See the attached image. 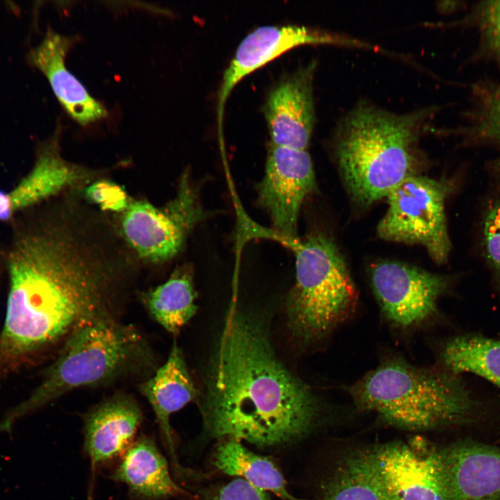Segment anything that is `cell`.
<instances>
[{
  "instance_id": "27",
  "label": "cell",
  "mask_w": 500,
  "mask_h": 500,
  "mask_svg": "<svg viewBox=\"0 0 500 500\" xmlns=\"http://www.w3.org/2000/svg\"><path fill=\"white\" fill-rule=\"evenodd\" d=\"M472 131L476 138L500 146V88L485 98Z\"/></svg>"
},
{
  "instance_id": "5",
  "label": "cell",
  "mask_w": 500,
  "mask_h": 500,
  "mask_svg": "<svg viewBox=\"0 0 500 500\" xmlns=\"http://www.w3.org/2000/svg\"><path fill=\"white\" fill-rule=\"evenodd\" d=\"M158 367L149 342L133 325L119 320L82 325L64 341L40 383L7 421L74 390L106 387L129 379L141 382Z\"/></svg>"
},
{
  "instance_id": "3",
  "label": "cell",
  "mask_w": 500,
  "mask_h": 500,
  "mask_svg": "<svg viewBox=\"0 0 500 500\" xmlns=\"http://www.w3.org/2000/svg\"><path fill=\"white\" fill-rule=\"evenodd\" d=\"M435 112L431 106L399 114L362 100L339 120L335 153L353 200L369 206L417 175L424 159L419 141Z\"/></svg>"
},
{
  "instance_id": "15",
  "label": "cell",
  "mask_w": 500,
  "mask_h": 500,
  "mask_svg": "<svg viewBox=\"0 0 500 500\" xmlns=\"http://www.w3.org/2000/svg\"><path fill=\"white\" fill-rule=\"evenodd\" d=\"M143 412L131 394L116 392L89 408L83 420V449L92 466L124 453L135 440Z\"/></svg>"
},
{
  "instance_id": "9",
  "label": "cell",
  "mask_w": 500,
  "mask_h": 500,
  "mask_svg": "<svg viewBox=\"0 0 500 500\" xmlns=\"http://www.w3.org/2000/svg\"><path fill=\"white\" fill-rule=\"evenodd\" d=\"M370 278L382 312L394 326H417L438 312L450 278L396 261L373 264Z\"/></svg>"
},
{
  "instance_id": "25",
  "label": "cell",
  "mask_w": 500,
  "mask_h": 500,
  "mask_svg": "<svg viewBox=\"0 0 500 500\" xmlns=\"http://www.w3.org/2000/svg\"><path fill=\"white\" fill-rule=\"evenodd\" d=\"M474 19L478 24L485 49L500 59V1H488L479 4Z\"/></svg>"
},
{
  "instance_id": "28",
  "label": "cell",
  "mask_w": 500,
  "mask_h": 500,
  "mask_svg": "<svg viewBox=\"0 0 500 500\" xmlns=\"http://www.w3.org/2000/svg\"><path fill=\"white\" fill-rule=\"evenodd\" d=\"M201 494L205 500H271L265 491L240 478L212 486Z\"/></svg>"
},
{
  "instance_id": "12",
  "label": "cell",
  "mask_w": 500,
  "mask_h": 500,
  "mask_svg": "<svg viewBox=\"0 0 500 500\" xmlns=\"http://www.w3.org/2000/svg\"><path fill=\"white\" fill-rule=\"evenodd\" d=\"M371 449L391 500H450L440 447L416 441Z\"/></svg>"
},
{
  "instance_id": "8",
  "label": "cell",
  "mask_w": 500,
  "mask_h": 500,
  "mask_svg": "<svg viewBox=\"0 0 500 500\" xmlns=\"http://www.w3.org/2000/svg\"><path fill=\"white\" fill-rule=\"evenodd\" d=\"M450 182L419 175L408 177L387 195L388 210L377 226L383 240L420 244L444 263L451 250L444 211Z\"/></svg>"
},
{
  "instance_id": "17",
  "label": "cell",
  "mask_w": 500,
  "mask_h": 500,
  "mask_svg": "<svg viewBox=\"0 0 500 500\" xmlns=\"http://www.w3.org/2000/svg\"><path fill=\"white\" fill-rule=\"evenodd\" d=\"M77 40L48 28L29 58L48 80L57 99L77 123L87 126L105 118L108 111L67 68V53Z\"/></svg>"
},
{
  "instance_id": "1",
  "label": "cell",
  "mask_w": 500,
  "mask_h": 500,
  "mask_svg": "<svg viewBox=\"0 0 500 500\" xmlns=\"http://www.w3.org/2000/svg\"><path fill=\"white\" fill-rule=\"evenodd\" d=\"M7 267L0 373L62 344L82 325L119 320L137 278L109 233L60 210L38 211L16 228Z\"/></svg>"
},
{
  "instance_id": "7",
  "label": "cell",
  "mask_w": 500,
  "mask_h": 500,
  "mask_svg": "<svg viewBox=\"0 0 500 500\" xmlns=\"http://www.w3.org/2000/svg\"><path fill=\"white\" fill-rule=\"evenodd\" d=\"M209 216L190 172L186 171L180 177L175 196L165 205L158 207L146 199H131L114 222L140 261L162 264L180 253L190 232Z\"/></svg>"
},
{
  "instance_id": "24",
  "label": "cell",
  "mask_w": 500,
  "mask_h": 500,
  "mask_svg": "<svg viewBox=\"0 0 500 500\" xmlns=\"http://www.w3.org/2000/svg\"><path fill=\"white\" fill-rule=\"evenodd\" d=\"M81 194L88 203L100 211L117 215L127 208L131 199L122 185L100 178L83 187Z\"/></svg>"
},
{
  "instance_id": "14",
  "label": "cell",
  "mask_w": 500,
  "mask_h": 500,
  "mask_svg": "<svg viewBox=\"0 0 500 500\" xmlns=\"http://www.w3.org/2000/svg\"><path fill=\"white\" fill-rule=\"evenodd\" d=\"M316 61L282 78L263 106L271 144L307 150L315 123L313 79Z\"/></svg>"
},
{
  "instance_id": "19",
  "label": "cell",
  "mask_w": 500,
  "mask_h": 500,
  "mask_svg": "<svg viewBox=\"0 0 500 500\" xmlns=\"http://www.w3.org/2000/svg\"><path fill=\"white\" fill-rule=\"evenodd\" d=\"M110 478L144 500H165L188 493L173 479L168 461L155 441L142 435L124 452Z\"/></svg>"
},
{
  "instance_id": "23",
  "label": "cell",
  "mask_w": 500,
  "mask_h": 500,
  "mask_svg": "<svg viewBox=\"0 0 500 500\" xmlns=\"http://www.w3.org/2000/svg\"><path fill=\"white\" fill-rule=\"evenodd\" d=\"M444 369L456 374L471 373L500 389V338L479 333L454 336L441 351Z\"/></svg>"
},
{
  "instance_id": "16",
  "label": "cell",
  "mask_w": 500,
  "mask_h": 500,
  "mask_svg": "<svg viewBox=\"0 0 500 500\" xmlns=\"http://www.w3.org/2000/svg\"><path fill=\"white\" fill-rule=\"evenodd\" d=\"M440 453L450 500H500V448L465 439Z\"/></svg>"
},
{
  "instance_id": "11",
  "label": "cell",
  "mask_w": 500,
  "mask_h": 500,
  "mask_svg": "<svg viewBox=\"0 0 500 500\" xmlns=\"http://www.w3.org/2000/svg\"><path fill=\"white\" fill-rule=\"evenodd\" d=\"M305 44L370 48L369 44L359 40L302 25L257 27L241 40L224 72L217 99L219 134H222L226 101L235 86L248 74L282 53Z\"/></svg>"
},
{
  "instance_id": "4",
  "label": "cell",
  "mask_w": 500,
  "mask_h": 500,
  "mask_svg": "<svg viewBox=\"0 0 500 500\" xmlns=\"http://www.w3.org/2000/svg\"><path fill=\"white\" fill-rule=\"evenodd\" d=\"M356 406L383 422L408 431L469 426L488 408L461 375L415 367L391 358L351 385Z\"/></svg>"
},
{
  "instance_id": "10",
  "label": "cell",
  "mask_w": 500,
  "mask_h": 500,
  "mask_svg": "<svg viewBox=\"0 0 500 500\" xmlns=\"http://www.w3.org/2000/svg\"><path fill=\"white\" fill-rule=\"evenodd\" d=\"M315 187L307 150L269 144L265 174L257 186V201L268 212L274 231L282 238L296 240L301 206Z\"/></svg>"
},
{
  "instance_id": "21",
  "label": "cell",
  "mask_w": 500,
  "mask_h": 500,
  "mask_svg": "<svg viewBox=\"0 0 500 500\" xmlns=\"http://www.w3.org/2000/svg\"><path fill=\"white\" fill-rule=\"evenodd\" d=\"M191 267H177L169 278L142 292L140 300L149 315L167 332L177 335L197 312Z\"/></svg>"
},
{
  "instance_id": "13",
  "label": "cell",
  "mask_w": 500,
  "mask_h": 500,
  "mask_svg": "<svg viewBox=\"0 0 500 500\" xmlns=\"http://www.w3.org/2000/svg\"><path fill=\"white\" fill-rule=\"evenodd\" d=\"M59 129L40 147L33 167L18 184L9 192L0 190V221L98 178L99 171L62 158Z\"/></svg>"
},
{
  "instance_id": "2",
  "label": "cell",
  "mask_w": 500,
  "mask_h": 500,
  "mask_svg": "<svg viewBox=\"0 0 500 500\" xmlns=\"http://www.w3.org/2000/svg\"><path fill=\"white\" fill-rule=\"evenodd\" d=\"M201 412L211 437L268 447L310 433L319 405L278 360L263 326L233 307L212 358Z\"/></svg>"
},
{
  "instance_id": "6",
  "label": "cell",
  "mask_w": 500,
  "mask_h": 500,
  "mask_svg": "<svg viewBox=\"0 0 500 500\" xmlns=\"http://www.w3.org/2000/svg\"><path fill=\"white\" fill-rule=\"evenodd\" d=\"M296 280L287 300L290 327L304 341L327 335L355 308L357 292L334 241L315 233L292 242Z\"/></svg>"
},
{
  "instance_id": "18",
  "label": "cell",
  "mask_w": 500,
  "mask_h": 500,
  "mask_svg": "<svg viewBox=\"0 0 500 500\" xmlns=\"http://www.w3.org/2000/svg\"><path fill=\"white\" fill-rule=\"evenodd\" d=\"M138 390L152 408L174 469L178 474H185L176 453L170 417L197 399L198 391L176 340L166 361L139 383Z\"/></svg>"
},
{
  "instance_id": "26",
  "label": "cell",
  "mask_w": 500,
  "mask_h": 500,
  "mask_svg": "<svg viewBox=\"0 0 500 500\" xmlns=\"http://www.w3.org/2000/svg\"><path fill=\"white\" fill-rule=\"evenodd\" d=\"M483 239L485 255L500 292V201L487 211Z\"/></svg>"
},
{
  "instance_id": "20",
  "label": "cell",
  "mask_w": 500,
  "mask_h": 500,
  "mask_svg": "<svg viewBox=\"0 0 500 500\" xmlns=\"http://www.w3.org/2000/svg\"><path fill=\"white\" fill-rule=\"evenodd\" d=\"M316 500H391L371 447L343 453L321 481Z\"/></svg>"
},
{
  "instance_id": "22",
  "label": "cell",
  "mask_w": 500,
  "mask_h": 500,
  "mask_svg": "<svg viewBox=\"0 0 500 500\" xmlns=\"http://www.w3.org/2000/svg\"><path fill=\"white\" fill-rule=\"evenodd\" d=\"M228 439L220 442L212 453V462L217 469L283 500H299L288 492L283 474L273 462L251 452L238 440Z\"/></svg>"
}]
</instances>
